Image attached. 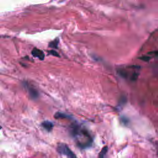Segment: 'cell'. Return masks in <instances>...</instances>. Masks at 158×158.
Masks as SVG:
<instances>
[{
    "mask_svg": "<svg viewBox=\"0 0 158 158\" xmlns=\"http://www.w3.org/2000/svg\"><path fill=\"white\" fill-rule=\"evenodd\" d=\"M71 133L72 136L77 138V145L81 148L90 147L92 144V138L88 131L82 129L79 125L74 124L71 127Z\"/></svg>",
    "mask_w": 158,
    "mask_h": 158,
    "instance_id": "6da1fadb",
    "label": "cell"
},
{
    "mask_svg": "<svg viewBox=\"0 0 158 158\" xmlns=\"http://www.w3.org/2000/svg\"><path fill=\"white\" fill-rule=\"evenodd\" d=\"M58 151L61 154L65 155L67 157V158H77L76 155L74 153L71 149L67 146L66 145L61 143L59 144L58 146Z\"/></svg>",
    "mask_w": 158,
    "mask_h": 158,
    "instance_id": "7a4b0ae2",
    "label": "cell"
},
{
    "mask_svg": "<svg viewBox=\"0 0 158 158\" xmlns=\"http://www.w3.org/2000/svg\"><path fill=\"white\" fill-rule=\"evenodd\" d=\"M25 87L27 88V91L31 96V97L32 98V99H36L37 98L39 97V93L37 92V90L33 87H32L31 85H25Z\"/></svg>",
    "mask_w": 158,
    "mask_h": 158,
    "instance_id": "3957f363",
    "label": "cell"
},
{
    "mask_svg": "<svg viewBox=\"0 0 158 158\" xmlns=\"http://www.w3.org/2000/svg\"><path fill=\"white\" fill-rule=\"evenodd\" d=\"M32 54L33 55V56H35L36 58H39L41 60H43L44 58V55L43 52V51L39 50V49H37V48H34L32 50Z\"/></svg>",
    "mask_w": 158,
    "mask_h": 158,
    "instance_id": "277c9868",
    "label": "cell"
},
{
    "mask_svg": "<svg viewBox=\"0 0 158 158\" xmlns=\"http://www.w3.org/2000/svg\"><path fill=\"white\" fill-rule=\"evenodd\" d=\"M42 126L48 132H50L52 130L54 125L51 122L48 121V120H46V121H44L42 122Z\"/></svg>",
    "mask_w": 158,
    "mask_h": 158,
    "instance_id": "5b68a950",
    "label": "cell"
},
{
    "mask_svg": "<svg viewBox=\"0 0 158 158\" xmlns=\"http://www.w3.org/2000/svg\"><path fill=\"white\" fill-rule=\"evenodd\" d=\"M55 117L56 119H71V116L67 115L63 112H57V113L55 115Z\"/></svg>",
    "mask_w": 158,
    "mask_h": 158,
    "instance_id": "8992f818",
    "label": "cell"
},
{
    "mask_svg": "<svg viewBox=\"0 0 158 158\" xmlns=\"http://www.w3.org/2000/svg\"><path fill=\"white\" fill-rule=\"evenodd\" d=\"M108 150V146H104L99 154V158H104L105 157V156L106 155Z\"/></svg>",
    "mask_w": 158,
    "mask_h": 158,
    "instance_id": "52a82bcc",
    "label": "cell"
},
{
    "mask_svg": "<svg viewBox=\"0 0 158 158\" xmlns=\"http://www.w3.org/2000/svg\"><path fill=\"white\" fill-rule=\"evenodd\" d=\"M58 44V40H55L53 42H52L51 43H50V46L51 48H57Z\"/></svg>",
    "mask_w": 158,
    "mask_h": 158,
    "instance_id": "ba28073f",
    "label": "cell"
},
{
    "mask_svg": "<svg viewBox=\"0 0 158 158\" xmlns=\"http://www.w3.org/2000/svg\"><path fill=\"white\" fill-rule=\"evenodd\" d=\"M50 53L52 54V55H54V56H59V55L57 53V52L55 51H50Z\"/></svg>",
    "mask_w": 158,
    "mask_h": 158,
    "instance_id": "9c48e42d",
    "label": "cell"
}]
</instances>
